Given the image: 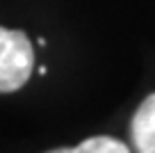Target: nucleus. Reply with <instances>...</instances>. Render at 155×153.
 I'll list each match as a JSON object with an SVG mask.
<instances>
[{
  "instance_id": "1",
  "label": "nucleus",
  "mask_w": 155,
  "mask_h": 153,
  "mask_svg": "<svg viewBox=\"0 0 155 153\" xmlns=\"http://www.w3.org/2000/svg\"><path fill=\"white\" fill-rule=\"evenodd\" d=\"M34 69V48L28 34L0 25V94L18 91Z\"/></svg>"
},
{
  "instance_id": "2",
  "label": "nucleus",
  "mask_w": 155,
  "mask_h": 153,
  "mask_svg": "<svg viewBox=\"0 0 155 153\" xmlns=\"http://www.w3.org/2000/svg\"><path fill=\"white\" fill-rule=\"evenodd\" d=\"M130 137L137 153H155V94H148L135 110Z\"/></svg>"
},
{
  "instance_id": "3",
  "label": "nucleus",
  "mask_w": 155,
  "mask_h": 153,
  "mask_svg": "<svg viewBox=\"0 0 155 153\" xmlns=\"http://www.w3.org/2000/svg\"><path fill=\"white\" fill-rule=\"evenodd\" d=\"M48 153H130V148L116 137L110 135H96V137L84 139L82 144H78L73 148H55Z\"/></svg>"
}]
</instances>
